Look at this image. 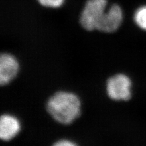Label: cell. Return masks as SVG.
I'll return each mask as SVG.
<instances>
[{"instance_id":"1","label":"cell","mask_w":146,"mask_h":146,"mask_svg":"<svg viewBox=\"0 0 146 146\" xmlns=\"http://www.w3.org/2000/svg\"><path fill=\"white\" fill-rule=\"evenodd\" d=\"M46 108L54 120L69 125L80 116V100L74 93L58 91L49 98Z\"/></svg>"},{"instance_id":"2","label":"cell","mask_w":146,"mask_h":146,"mask_svg":"<svg viewBox=\"0 0 146 146\" xmlns=\"http://www.w3.org/2000/svg\"><path fill=\"white\" fill-rule=\"evenodd\" d=\"M107 0H88L80 16L81 26L88 31L96 29L99 20L106 11Z\"/></svg>"},{"instance_id":"3","label":"cell","mask_w":146,"mask_h":146,"mask_svg":"<svg viewBox=\"0 0 146 146\" xmlns=\"http://www.w3.org/2000/svg\"><path fill=\"white\" fill-rule=\"evenodd\" d=\"M131 81L127 76L117 74L107 79L106 91L108 96L114 100L127 101L131 97Z\"/></svg>"},{"instance_id":"4","label":"cell","mask_w":146,"mask_h":146,"mask_svg":"<svg viewBox=\"0 0 146 146\" xmlns=\"http://www.w3.org/2000/svg\"><path fill=\"white\" fill-rule=\"evenodd\" d=\"M123 19L121 8L117 4H113L104 13L96 26V30L105 33H112L118 29Z\"/></svg>"},{"instance_id":"5","label":"cell","mask_w":146,"mask_h":146,"mask_svg":"<svg viewBox=\"0 0 146 146\" xmlns=\"http://www.w3.org/2000/svg\"><path fill=\"white\" fill-rule=\"evenodd\" d=\"M19 64L15 57L9 53L0 55V85L5 86L16 77Z\"/></svg>"},{"instance_id":"6","label":"cell","mask_w":146,"mask_h":146,"mask_svg":"<svg viewBox=\"0 0 146 146\" xmlns=\"http://www.w3.org/2000/svg\"><path fill=\"white\" fill-rule=\"evenodd\" d=\"M20 122L17 119L9 115L0 117V139L4 141L12 139L19 133Z\"/></svg>"},{"instance_id":"7","label":"cell","mask_w":146,"mask_h":146,"mask_svg":"<svg viewBox=\"0 0 146 146\" xmlns=\"http://www.w3.org/2000/svg\"><path fill=\"white\" fill-rule=\"evenodd\" d=\"M134 20L141 29L146 31V6L137 9L134 15Z\"/></svg>"},{"instance_id":"8","label":"cell","mask_w":146,"mask_h":146,"mask_svg":"<svg viewBox=\"0 0 146 146\" xmlns=\"http://www.w3.org/2000/svg\"><path fill=\"white\" fill-rule=\"evenodd\" d=\"M38 1L44 7L57 8L62 5L64 0H38Z\"/></svg>"},{"instance_id":"9","label":"cell","mask_w":146,"mask_h":146,"mask_svg":"<svg viewBox=\"0 0 146 146\" xmlns=\"http://www.w3.org/2000/svg\"><path fill=\"white\" fill-rule=\"evenodd\" d=\"M55 146H74L76 145V144L74 143L71 142V141H68L66 139H62L59 140L56 143L53 144Z\"/></svg>"}]
</instances>
